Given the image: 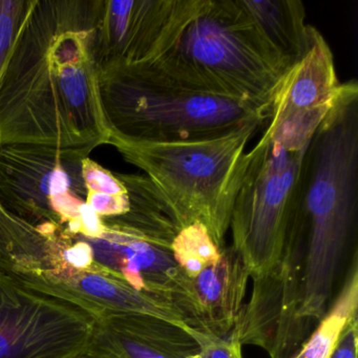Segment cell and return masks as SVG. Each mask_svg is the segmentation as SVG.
Listing matches in <instances>:
<instances>
[{
	"instance_id": "obj_6",
	"label": "cell",
	"mask_w": 358,
	"mask_h": 358,
	"mask_svg": "<svg viewBox=\"0 0 358 358\" xmlns=\"http://www.w3.org/2000/svg\"><path fill=\"white\" fill-rule=\"evenodd\" d=\"M264 124L255 121L217 137L167 143L134 141L112 133L110 145L143 171L183 228L202 224L222 250L248 169L247 145Z\"/></svg>"
},
{
	"instance_id": "obj_19",
	"label": "cell",
	"mask_w": 358,
	"mask_h": 358,
	"mask_svg": "<svg viewBox=\"0 0 358 358\" xmlns=\"http://www.w3.org/2000/svg\"><path fill=\"white\" fill-rule=\"evenodd\" d=\"M87 349L106 358H175L123 330L110 318L98 320Z\"/></svg>"
},
{
	"instance_id": "obj_8",
	"label": "cell",
	"mask_w": 358,
	"mask_h": 358,
	"mask_svg": "<svg viewBox=\"0 0 358 358\" xmlns=\"http://www.w3.org/2000/svg\"><path fill=\"white\" fill-rule=\"evenodd\" d=\"M91 152L0 145V206L32 225L72 229L90 209L83 166Z\"/></svg>"
},
{
	"instance_id": "obj_14",
	"label": "cell",
	"mask_w": 358,
	"mask_h": 358,
	"mask_svg": "<svg viewBox=\"0 0 358 358\" xmlns=\"http://www.w3.org/2000/svg\"><path fill=\"white\" fill-rule=\"evenodd\" d=\"M249 272L232 246L221 250L220 259L196 278L183 275L178 311L190 328L227 337L244 308Z\"/></svg>"
},
{
	"instance_id": "obj_18",
	"label": "cell",
	"mask_w": 358,
	"mask_h": 358,
	"mask_svg": "<svg viewBox=\"0 0 358 358\" xmlns=\"http://www.w3.org/2000/svg\"><path fill=\"white\" fill-rule=\"evenodd\" d=\"M171 250L180 271L188 278H196L221 255V249L200 223L183 228L173 241Z\"/></svg>"
},
{
	"instance_id": "obj_3",
	"label": "cell",
	"mask_w": 358,
	"mask_h": 358,
	"mask_svg": "<svg viewBox=\"0 0 358 358\" xmlns=\"http://www.w3.org/2000/svg\"><path fill=\"white\" fill-rule=\"evenodd\" d=\"M150 64L198 89L268 113L290 68L240 0H179L171 31Z\"/></svg>"
},
{
	"instance_id": "obj_16",
	"label": "cell",
	"mask_w": 358,
	"mask_h": 358,
	"mask_svg": "<svg viewBox=\"0 0 358 358\" xmlns=\"http://www.w3.org/2000/svg\"><path fill=\"white\" fill-rule=\"evenodd\" d=\"M358 310V262L357 250L353 253L348 265L336 296L330 307L318 320L315 330L312 331L307 341L293 358H328L338 343L345 327Z\"/></svg>"
},
{
	"instance_id": "obj_23",
	"label": "cell",
	"mask_w": 358,
	"mask_h": 358,
	"mask_svg": "<svg viewBox=\"0 0 358 358\" xmlns=\"http://www.w3.org/2000/svg\"><path fill=\"white\" fill-rule=\"evenodd\" d=\"M73 358H106L104 356L100 355V354L96 353V352L91 351V350L87 349L85 351L79 353L78 355L75 356Z\"/></svg>"
},
{
	"instance_id": "obj_15",
	"label": "cell",
	"mask_w": 358,
	"mask_h": 358,
	"mask_svg": "<svg viewBox=\"0 0 358 358\" xmlns=\"http://www.w3.org/2000/svg\"><path fill=\"white\" fill-rule=\"evenodd\" d=\"M266 43L292 66L310 45L313 27L306 22L303 3L299 0H240Z\"/></svg>"
},
{
	"instance_id": "obj_2",
	"label": "cell",
	"mask_w": 358,
	"mask_h": 358,
	"mask_svg": "<svg viewBox=\"0 0 358 358\" xmlns=\"http://www.w3.org/2000/svg\"><path fill=\"white\" fill-rule=\"evenodd\" d=\"M305 263L299 315L318 322L357 250L358 85L318 129L308 148L303 180Z\"/></svg>"
},
{
	"instance_id": "obj_5",
	"label": "cell",
	"mask_w": 358,
	"mask_h": 358,
	"mask_svg": "<svg viewBox=\"0 0 358 358\" xmlns=\"http://www.w3.org/2000/svg\"><path fill=\"white\" fill-rule=\"evenodd\" d=\"M102 104L112 133L134 141H192L267 123L269 113L209 93L154 64H100Z\"/></svg>"
},
{
	"instance_id": "obj_17",
	"label": "cell",
	"mask_w": 358,
	"mask_h": 358,
	"mask_svg": "<svg viewBox=\"0 0 358 358\" xmlns=\"http://www.w3.org/2000/svg\"><path fill=\"white\" fill-rule=\"evenodd\" d=\"M83 171L87 189L85 202L98 217H119L129 211V194L116 173L104 169L90 157L83 161Z\"/></svg>"
},
{
	"instance_id": "obj_10",
	"label": "cell",
	"mask_w": 358,
	"mask_h": 358,
	"mask_svg": "<svg viewBox=\"0 0 358 358\" xmlns=\"http://www.w3.org/2000/svg\"><path fill=\"white\" fill-rule=\"evenodd\" d=\"M303 220L289 236L280 261L253 278L250 301L245 303L236 328L242 345H255L270 358H293L312 332V322L299 315L305 263Z\"/></svg>"
},
{
	"instance_id": "obj_20",
	"label": "cell",
	"mask_w": 358,
	"mask_h": 358,
	"mask_svg": "<svg viewBox=\"0 0 358 358\" xmlns=\"http://www.w3.org/2000/svg\"><path fill=\"white\" fill-rule=\"evenodd\" d=\"M34 5L35 0H0V87L8 60Z\"/></svg>"
},
{
	"instance_id": "obj_11",
	"label": "cell",
	"mask_w": 358,
	"mask_h": 358,
	"mask_svg": "<svg viewBox=\"0 0 358 358\" xmlns=\"http://www.w3.org/2000/svg\"><path fill=\"white\" fill-rule=\"evenodd\" d=\"M356 80L339 83L331 48L312 29L305 55L289 68L274 93L263 135L301 150L310 145Z\"/></svg>"
},
{
	"instance_id": "obj_9",
	"label": "cell",
	"mask_w": 358,
	"mask_h": 358,
	"mask_svg": "<svg viewBox=\"0 0 358 358\" xmlns=\"http://www.w3.org/2000/svg\"><path fill=\"white\" fill-rule=\"evenodd\" d=\"M97 320L33 290L0 268V358H73L89 348Z\"/></svg>"
},
{
	"instance_id": "obj_13",
	"label": "cell",
	"mask_w": 358,
	"mask_h": 358,
	"mask_svg": "<svg viewBox=\"0 0 358 358\" xmlns=\"http://www.w3.org/2000/svg\"><path fill=\"white\" fill-rule=\"evenodd\" d=\"M179 0H100L98 64H144L158 56Z\"/></svg>"
},
{
	"instance_id": "obj_24",
	"label": "cell",
	"mask_w": 358,
	"mask_h": 358,
	"mask_svg": "<svg viewBox=\"0 0 358 358\" xmlns=\"http://www.w3.org/2000/svg\"><path fill=\"white\" fill-rule=\"evenodd\" d=\"M187 358H204L202 355H201L200 353L198 354H194V355L188 356Z\"/></svg>"
},
{
	"instance_id": "obj_1",
	"label": "cell",
	"mask_w": 358,
	"mask_h": 358,
	"mask_svg": "<svg viewBox=\"0 0 358 358\" xmlns=\"http://www.w3.org/2000/svg\"><path fill=\"white\" fill-rule=\"evenodd\" d=\"M100 0H35L0 87V145L110 144L99 85Z\"/></svg>"
},
{
	"instance_id": "obj_22",
	"label": "cell",
	"mask_w": 358,
	"mask_h": 358,
	"mask_svg": "<svg viewBox=\"0 0 358 358\" xmlns=\"http://www.w3.org/2000/svg\"><path fill=\"white\" fill-rule=\"evenodd\" d=\"M358 320L354 317L348 324L328 358H357Z\"/></svg>"
},
{
	"instance_id": "obj_12",
	"label": "cell",
	"mask_w": 358,
	"mask_h": 358,
	"mask_svg": "<svg viewBox=\"0 0 358 358\" xmlns=\"http://www.w3.org/2000/svg\"><path fill=\"white\" fill-rule=\"evenodd\" d=\"M75 236L87 244L96 265L135 290L175 307L182 272L171 249L110 217L102 219L101 230L96 236Z\"/></svg>"
},
{
	"instance_id": "obj_4",
	"label": "cell",
	"mask_w": 358,
	"mask_h": 358,
	"mask_svg": "<svg viewBox=\"0 0 358 358\" xmlns=\"http://www.w3.org/2000/svg\"><path fill=\"white\" fill-rule=\"evenodd\" d=\"M0 268L33 290L101 320L148 314L184 326L171 303L131 288L96 265L87 244L55 225H32L0 206Z\"/></svg>"
},
{
	"instance_id": "obj_21",
	"label": "cell",
	"mask_w": 358,
	"mask_h": 358,
	"mask_svg": "<svg viewBox=\"0 0 358 358\" xmlns=\"http://www.w3.org/2000/svg\"><path fill=\"white\" fill-rule=\"evenodd\" d=\"M186 330L198 343L200 354L204 358H243L242 345L236 335L219 337L208 331L188 326H186Z\"/></svg>"
},
{
	"instance_id": "obj_7",
	"label": "cell",
	"mask_w": 358,
	"mask_h": 358,
	"mask_svg": "<svg viewBox=\"0 0 358 358\" xmlns=\"http://www.w3.org/2000/svg\"><path fill=\"white\" fill-rule=\"evenodd\" d=\"M309 146L294 150L263 135L248 152V169L229 229L231 246L252 278L280 261L289 236L301 221Z\"/></svg>"
}]
</instances>
